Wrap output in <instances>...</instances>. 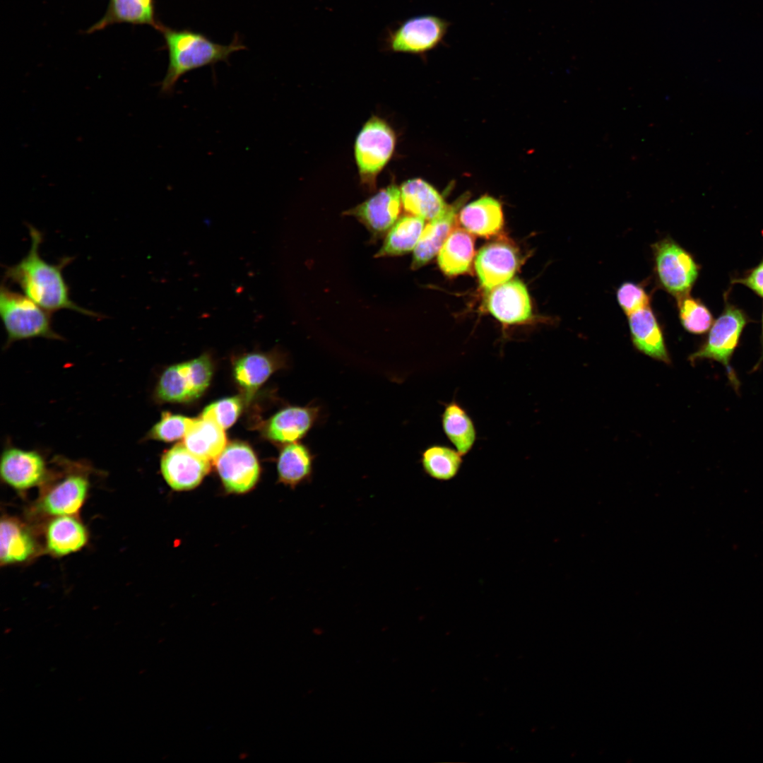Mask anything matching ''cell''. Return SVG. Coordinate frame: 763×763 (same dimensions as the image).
<instances>
[{
    "label": "cell",
    "instance_id": "obj_18",
    "mask_svg": "<svg viewBox=\"0 0 763 763\" xmlns=\"http://www.w3.org/2000/svg\"><path fill=\"white\" fill-rule=\"evenodd\" d=\"M123 23L148 25L158 30L161 23L156 19L155 0H111L104 16L85 32L92 33Z\"/></svg>",
    "mask_w": 763,
    "mask_h": 763
},
{
    "label": "cell",
    "instance_id": "obj_30",
    "mask_svg": "<svg viewBox=\"0 0 763 763\" xmlns=\"http://www.w3.org/2000/svg\"><path fill=\"white\" fill-rule=\"evenodd\" d=\"M463 457L455 448L434 444L422 452L420 463L428 476L444 482L453 480L459 474L463 462Z\"/></svg>",
    "mask_w": 763,
    "mask_h": 763
},
{
    "label": "cell",
    "instance_id": "obj_2",
    "mask_svg": "<svg viewBox=\"0 0 763 763\" xmlns=\"http://www.w3.org/2000/svg\"><path fill=\"white\" fill-rule=\"evenodd\" d=\"M159 30L168 53V66L160 90L170 93L179 79L193 70L227 61L230 56L246 49L237 37L229 45H220L205 35L188 29L175 30L160 24Z\"/></svg>",
    "mask_w": 763,
    "mask_h": 763
},
{
    "label": "cell",
    "instance_id": "obj_7",
    "mask_svg": "<svg viewBox=\"0 0 763 763\" xmlns=\"http://www.w3.org/2000/svg\"><path fill=\"white\" fill-rule=\"evenodd\" d=\"M396 143L395 133L383 119L372 117L356 138L355 155L362 180L371 185L390 160Z\"/></svg>",
    "mask_w": 763,
    "mask_h": 763
},
{
    "label": "cell",
    "instance_id": "obj_1",
    "mask_svg": "<svg viewBox=\"0 0 763 763\" xmlns=\"http://www.w3.org/2000/svg\"><path fill=\"white\" fill-rule=\"evenodd\" d=\"M28 229L31 238L30 250L18 263L6 267V281L17 285L24 295L51 313L68 309L89 317H102L71 300L69 287L62 273L73 258L64 257L57 264L47 263L39 252L43 238L42 232L30 225Z\"/></svg>",
    "mask_w": 763,
    "mask_h": 763
},
{
    "label": "cell",
    "instance_id": "obj_5",
    "mask_svg": "<svg viewBox=\"0 0 763 763\" xmlns=\"http://www.w3.org/2000/svg\"><path fill=\"white\" fill-rule=\"evenodd\" d=\"M657 279L668 293L677 298L689 293L695 283L699 266L692 256L670 237L652 245Z\"/></svg>",
    "mask_w": 763,
    "mask_h": 763
},
{
    "label": "cell",
    "instance_id": "obj_13",
    "mask_svg": "<svg viewBox=\"0 0 763 763\" xmlns=\"http://www.w3.org/2000/svg\"><path fill=\"white\" fill-rule=\"evenodd\" d=\"M401 206L400 188L390 185L345 213L355 217L374 236H378L389 230L395 224Z\"/></svg>",
    "mask_w": 763,
    "mask_h": 763
},
{
    "label": "cell",
    "instance_id": "obj_24",
    "mask_svg": "<svg viewBox=\"0 0 763 763\" xmlns=\"http://www.w3.org/2000/svg\"><path fill=\"white\" fill-rule=\"evenodd\" d=\"M315 455L305 444L289 443L281 450L277 462L278 480L294 489L312 480Z\"/></svg>",
    "mask_w": 763,
    "mask_h": 763
},
{
    "label": "cell",
    "instance_id": "obj_12",
    "mask_svg": "<svg viewBox=\"0 0 763 763\" xmlns=\"http://www.w3.org/2000/svg\"><path fill=\"white\" fill-rule=\"evenodd\" d=\"M486 306L489 312L504 324H520L531 318L532 308L528 290L516 278L488 290Z\"/></svg>",
    "mask_w": 763,
    "mask_h": 763
},
{
    "label": "cell",
    "instance_id": "obj_34",
    "mask_svg": "<svg viewBox=\"0 0 763 763\" xmlns=\"http://www.w3.org/2000/svg\"><path fill=\"white\" fill-rule=\"evenodd\" d=\"M617 300L627 316L650 306V296L644 287L632 282H625L618 288Z\"/></svg>",
    "mask_w": 763,
    "mask_h": 763
},
{
    "label": "cell",
    "instance_id": "obj_17",
    "mask_svg": "<svg viewBox=\"0 0 763 763\" xmlns=\"http://www.w3.org/2000/svg\"><path fill=\"white\" fill-rule=\"evenodd\" d=\"M634 346L643 354L666 364L670 358L660 324L650 306L627 315Z\"/></svg>",
    "mask_w": 763,
    "mask_h": 763
},
{
    "label": "cell",
    "instance_id": "obj_26",
    "mask_svg": "<svg viewBox=\"0 0 763 763\" xmlns=\"http://www.w3.org/2000/svg\"><path fill=\"white\" fill-rule=\"evenodd\" d=\"M184 444L194 454L215 461L226 447L224 429L211 419H196L184 436Z\"/></svg>",
    "mask_w": 763,
    "mask_h": 763
},
{
    "label": "cell",
    "instance_id": "obj_22",
    "mask_svg": "<svg viewBox=\"0 0 763 763\" xmlns=\"http://www.w3.org/2000/svg\"><path fill=\"white\" fill-rule=\"evenodd\" d=\"M441 422L443 432L454 448L463 456L469 454L478 434L475 422L465 408L455 399L444 403Z\"/></svg>",
    "mask_w": 763,
    "mask_h": 763
},
{
    "label": "cell",
    "instance_id": "obj_10",
    "mask_svg": "<svg viewBox=\"0 0 763 763\" xmlns=\"http://www.w3.org/2000/svg\"><path fill=\"white\" fill-rule=\"evenodd\" d=\"M0 474L6 485L17 490H25L44 482L47 469L38 451L10 446L2 452Z\"/></svg>",
    "mask_w": 763,
    "mask_h": 763
},
{
    "label": "cell",
    "instance_id": "obj_29",
    "mask_svg": "<svg viewBox=\"0 0 763 763\" xmlns=\"http://www.w3.org/2000/svg\"><path fill=\"white\" fill-rule=\"evenodd\" d=\"M283 362L261 353L248 354L237 361L234 369L235 377L245 389L247 399L277 367L282 366Z\"/></svg>",
    "mask_w": 763,
    "mask_h": 763
},
{
    "label": "cell",
    "instance_id": "obj_36",
    "mask_svg": "<svg viewBox=\"0 0 763 763\" xmlns=\"http://www.w3.org/2000/svg\"><path fill=\"white\" fill-rule=\"evenodd\" d=\"M733 282L745 285L763 298V259L745 276L735 279Z\"/></svg>",
    "mask_w": 763,
    "mask_h": 763
},
{
    "label": "cell",
    "instance_id": "obj_15",
    "mask_svg": "<svg viewBox=\"0 0 763 763\" xmlns=\"http://www.w3.org/2000/svg\"><path fill=\"white\" fill-rule=\"evenodd\" d=\"M468 196L465 194L447 205L443 212L424 227L414 249L412 269H418L437 254L446 239L456 226L458 213Z\"/></svg>",
    "mask_w": 763,
    "mask_h": 763
},
{
    "label": "cell",
    "instance_id": "obj_8",
    "mask_svg": "<svg viewBox=\"0 0 763 763\" xmlns=\"http://www.w3.org/2000/svg\"><path fill=\"white\" fill-rule=\"evenodd\" d=\"M66 472L43 492L40 509L50 516H72L82 507L89 489L85 466L65 459Z\"/></svg>",
    "mask_w": 763,
    "mask_h": 763
},
{
    "label": "cell",
    "instance_id": "obj_16",
    "mask_svg": "<svg viewBox=\"0 0 763 763\" xmlns=\"http://www.w3.org/2000/svg\"><path fill=\"white\" fill-rule=\"evenodd\" d=\"M317 406H288L276 413L266 427L267 437L280 443L296 442L307 435L319 419Z\"/></svg>",
    "mask_w": 763,
    "mask_h": 763
},
{
    "label": "cell",
    "instance_id": "obj_11",
    "mask_svg": "<svg viewBox=\"0 0 763 763\" xmlns=\"http://www.w3.org/2000/svg\"><path fill=\"white\" fill-rule=\"evenodd\" d=\"M210 462L191 452L184 443H179L164 453L160 469L171 488L184 491L201 483L210 471Z\"/></svg>",
    "mask_w": 763,
    "mask_h": 763
},
{
    "label": "cell",
    "instance_id": "obj_20",
    "mask_svg": "<svg viewBox=\"0 0 763 763\" xmlns=\"http://www.w3.org/2000/svg\"><path fill=\"white\" fill-rule=\"evenodd\" d=\"M474 255V239L471 233L454 227L438 253L437 262L444 273L454 276L471 271Z\"/></svg>",
    "mask_w": 763,
    "mask_h": 763
},
{
    "label": "cell",
    "instance_id": "obj_6",
    "mask_svg": "<svg viewBox=\"0 0 763 763\" xmlns=\"http://www.w3.org/2000/svg\"><path fill=\"white\" fill-rule=\"evenodd\" d=\"M747 323V318L743 311L735 306L726 305L711 325L706 341L690 355V361L709 359L721 363L726 369L732 384L738 387V382L730 363Z\"/></svg>",
    "mask_w": 763,
    "mask_h": 763
},
{
    "label": "cell",
    "instance_id": "obj_31",
    "mask_svg": "<svg viewBox=\"0 0 763 763\" xmlns=\"http://www.w3.org/2000/svg\"><path fill=\"white\" fill-rule=\"evenodd\" d=\"M680 321L685 330L694 334L706 333L713 324L709 309L688 294L678 298Z\"/></svg>",
    "mask_w": 763,
    "mask_h": 763
},
{
    "label": "cell",
    "instance_id": "obj_28",
    "mask_svg": "<svg viewBox=\"0 0 763 763\" xmlns=\"http://www.w3.org/2000/svg\"><path fill=\"white\" fill-rule=\"evenodd\" d=\"M155 396L160 401L179 403L199 397L188 362L170 366L162 372L155 387Z\"/></svg>",
    "mask_w": 763,
    "mask_h": 763
},
{
    "label": "cell",
    "instance_id": "obj_25",
    "mask_svg": "<svg viewBox=\"0 0 763 763\" xmlns=\"http://www.w3.org/2000/svg\"><path fill=\"white\" fill-rule=\"evenodd\" d=\"M0 538V560L2 565L24 562L35 552V542L30 531L12 518L1 519Z\"/></svg>",
    "mask_w": 763,
    "mask_h": 763
},
{
    "label": "cell",
    "instance_id": "obj_3",
    "mask_svg": "<svg viewBox=\"0 0 763 763\" xmlns=\"http://www.w3.org/2000/svg\"><path fill=\"white\" fill-rule=\"evenodd\" d=\"M0 314L7 335L6 347L34 338L63 340L53 329L51 312L4 283L0 290Z\"/></svg>",
    "mask_w": 763,
    "mask_h": 763
},
{
    "label": "cell",
    "instance_id": "obj_33",
    "mask_svg": "<svg viewBox=\"0 0 763 763\" xmlns=\"http://www.w3.org/2000/svg\"><path fill=\"white\" fill-rule=\"evenodd\" d=\"M242 406V401L239 397L225 398L208 406L201 417L213 420L225 430L235 423L241 412Z\"/></svg>",
    "mask_w": 763,
    "mask_h": 763
},
{
    "label": "cell",
    "instance_id": "obj_27",
    "mask_svg": "<svg viewBox=\"0 0 763 763\" xmlns=\"http://www.w3.org/2000/svg\"><path fill=\"white\" fill-rule=\"evenodd\" d=\"M425 220L413 215L399 218L389 230L376 257L402 255L414 249L424 229Z\"/></svg>",
    "mask_w": 763,
    "mask_h": 763
},
{
    "label": "cell",
    "instance_id": "obj_4",
    "mask_svg": "<svg viewBox=\"0 0 763 763\" xmlns=\"http://www.w3.org/2000/svg\"><path fill=\"white\" fill-rule=\"evenodd\" d=\"M449 26V22L436 15L413 16L389 29L384 45L392 52L422 55L442 44Z\"/></svg>",
    "mask_w": 763,
    "mask_h": 763
},
{
    "label": "cell",
    "instance_id": "obj_32",
    "mask_svg": "<svg viewBox=\"0 0 763 763\" xmlns=\"http://www.w3.org/2000/svg\"><path fill=\"white\" fill-rule=\"evenodd\" d=\"M195 420L162 412L160 420L148 432L146 439L172 442L184 437Z\"/></svg>",
    "mask_w": 763,
    "mask_h": 763
},
{
    "label": "cell",
    "instance_id": "obj_37",
    "mask_svg": "<svg viewBox=\"0 0 763 763\" xmlns=\"http://www.w3.org/2000/svg\"><path fill=\"white\" fill-rule=\"evenodd\" d=\"M762 354H763V315H762Z\"/></svg>",
    "mask_w": 763,
    "mask_h": 763
},
{
    "label": "cell",
    "instance_id": "obj_21",
    "mask_svg": "<svg viewBox=\"0 0 763 763\" xmlns=\"http://www.w3.org/2000/svg\"><path fill=\"white\" fill-rule=\"evenodd\" d=\"M402 206L410 215L431 220L446 207L441 194L421 179L403 182L400 188Z\"/></svg>",
    "mask_w": 763,
    "mask_h": 763
},
{
    "label": "cell",
    "instance_id": "obj_23",
    "mask_svg": "<svg viewBox=\"0 0 763 763\" xmlns=\"http://www.w3.org/2000/svg\"><path fill=\"white\" fill-rule=\"evenodd\" d=\"M87 531L73 516H55L47 525L45 543L48 551L64 556L78 551L86 544Z\"/></svg>",
    "mask_w": 763,
    "mask_h": 763
},
{
    "label": "cell",
    "instance_id": "obj_14",
    "mask_svg": "<svg viewBox=\"0 0 763 763\" xmlns=\"http://www.w3.org/2000/svg\"><path fill=\"white\" fill-rule=\"evenodd\" d=\"M519 260L516 249L509 243L494 242L483 247L475 259L482 287L488 291L509 280L519 266Z\"/></svg>",
    "mask_w": 763,
    "mask_h": 763
},
{
    "label": "cell",
    "instance_id": "obj_9",
    "mask_svg": "<svg viewBox=\"0 0 763 763\" xmlns=\"http://www.w3.org/2000/svg\"><path fill=\"white\" fill-rule=\"evenodd\" d=\"M215 465L225 490L231 493L250 491L259 478L257 459L251 448L243 443L227 445L215 459Z\"/></svg>",
    "mask_w": 763,
    "mask_h": 763
},
{
    "label": "cell",
    "instance_id": "obj_35",
    "mask_svg": "<svg viewBox=\"0 0 763 763\" xmlns=\"http://www.w3.org/2000/svg\"><path fill=\"white\" fill-rule=\"evenodd\" d=\"M195 389L200 396L210 384L213 366L210 357L203 355L188 362Z\"/></svg>",
    "mask_w": 763,
    "mask_h": 763
},
{
    "label": "cell",
    "instance_id": "obj_19",
    "mask_svg": "<svg viewBox=\"0 0 763 763\" xmlns=\"http://www.w3.org/2000/svg\"><path fill=\"white\" fill-rule=\"evenodd\" d=\"M459 219L470 233L484 237L497 235L504 224L501 204L488 196H482L464 206L460 211Z\"/></svg>",
    "mask_w": 763,
    "mask_h": 763
}]
</instances>
